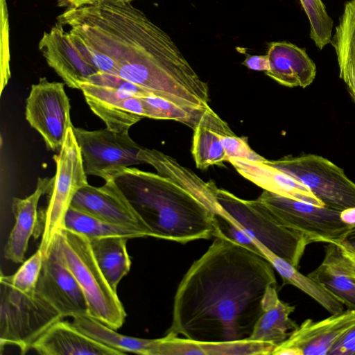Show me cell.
Returning <instances> with one entry per match:
<instances>
[{
	"label": "cell",
	"mask_w": 355,
	"mask_h": 355,
	"mask_svg": "<svg viewBox=\"0 0 355 355\" xmlns=\"http://www.w3.org/2000/svg\"><path fill=\"white\" fill-rule=\"evenodd\" d=\"M329 355H355V324L336 343Z\"/></svg>",
	"instance_id": "e575fe53"
},
{
	"label": "cell",
	"mask_w": 355,
	"mask_h": 355,
	"mask_svg": "<svg viewBox=\"0 0 355 355\" xmlns=\"http://www.w3.org/2000/svg\"><path fill=\"white\" fill-rule=\"evenodd\" d=\"M310 23V37L322 50L331 43L334 21L322 0H300Z\"/></svg>",
	"instance_id": "4dcf8cb0"
},
{
	"label": "cell",
	"mask_w": 355,
	"mask_h": 355,
	"mask_svg": "<svg viewBox=\"0 0 355 355\" xmlns=\"http://www.w3.org/2000/svg\"><path fill=\"white\" fill-rule=\"evenodd\" d=\"M266 55L269 69L265 73L279 84L305 88L314 80L316 66L304 49L287 42H273Z\"/></svg>",
	"instance_id": "ac0fdd59"
},
{
	"label": "cell",
	"mask_w": 355,
	"mask_h": 355,
	"mask_svg": "<svg viewBox=\"0 0 355 355\" xmlns=\"http://www.w3.org/2000/svg\"><path fill=\"white\" fill-rule=\"evenodd\" d=\"M308 276L349 309L355 310V267L339 245L327 243L322 263Z\"/></svg>",
	"instance_id": "44dd1931"
},
{
	"label": "cell",
	"mask_w": 355,
	"mask_h": 355,
	"mask_svg": "<svg viewBox=\"0 0 355 355\" xmlns=\"http://www.w3.org/2000/svg\"><path fill=\"white\" fill-rule=\"evenodd\" d=\"M339 76L345 82L349 93L355 103V63L344 59L337 58Z\"/></svg>",
	"instance_id": "d590c367"
},
{
	"label": "cell",
	"mask_w": 355,
	"mask_h": 355,
	"mask_svg": "<svg viewBox=\"0 0 355 355\" xmlns=\"http://www.w3.org/2000/svg\"><path fill=\"white\" fill-rule=\"evenodd\" d=\"M71 207L103 220L151 233L113 179L101 187L87 184L78 191Z\"/></svg>",
	"instance_id": "2e32d148"
},
{
	"label": "cell",
	"mask_w": 355,
	"mask_h": 355,
	"mask_svg": "<svg viewBox=\"0 0 355 355\" xmlns=\"http://www.w3.org/2000/svg\"><path fill=\"white\" fill-rule=\"evenodd\" d=\"M88 240L99 268L116 292L119 283L130 269L131 260L126 247L128 239L110 236Z\"/></svg>",
	"instance_id": "4316f807"
},
{
	"label": "cell",
	"mask_w": 355,
	"mask_h": 355,
	"mask_svg": "<svg viewBox=\"0 0 355 355\" xmlns=\"http://www.w3.org/2000/svg\"><path fill=\"white\" fill-rule=\"evenodd\" d=\"M91 110L116 132H126L146 117L141 97L150 93L118 75L99 71L79 85Z\"/></svg>",
	"instance_id": "52a82bcc"
},
{
	"label": "cell",
	"mask_w": 355,
	"mask_h": 355,
	"mask_svg": "<svg viewBox=\"0 0 355 355\" xmlns=\"http://www.w3.org/2000/svg\"><path fill=\"white\" fill-rule=\"evenodd\" d=\"M73 131L87 175L107 181L123 169L143 163L138 155L142 147L131 139L128 131L116 132L107 128L87 130L74 126Z\"/></svg>",
	"instance_id": "8fae6325"
},
{
	"label": "cell",
	"mask_w": 355,
	"mask_h": 355,
	"mask_svg": "<svg viewBox=\"0 0 355 355\" xmlns=\"http://www.w3.org/2000/svg\"><path fill=\"white\" fill-rule=\"evenodd\" d=\"M191 264L176 291L166 334L201 342L248 340L261 315L275 269L222 235Z\"/></svg>",
	"instance_id": "6da1fadb"
},
{
	"label": "cell",
	"mask_w": 355,
	"mask_h": 355,
	"mask_svg": "<svg viewBox=\"0 0 355 355\" xmlns=\"http://www.w3.org/2000/svg\"><path fill=\"white\" fill-rule=\"evenodd\" d=\"M355 324V310L331 314L321 320H305L275 348V355H329L332 347Z\"/></svg>",
	"instance_id": "9a60e30c"
},
{
	"label": "cell",
	"mask_w": 355,
	"mask_h": 355,
	"mask_svg": "<svg viewBox=\"0 0 355 355\" xmlns=\"http://www.w3.org/2000/svg\"><path fill=\"white\" fill-rule=\"evenodd\" d=\"M38 48L48 65L71 88L79 89L80 83L99 72L85 49L59 23L44 32Z\"/></svg>",
	"instance_id": "5bb4252c"
},
{
	"label": "cell",
	"mask_w": 355,
	"mask_h": 355,
	"mask_svg": "<svg viewBox=\"0 0 355 355\" xmlns=\"http://www.w3.org/2000/svg\"><path fill=\"white\" fill-rule=\"evenodd\" d=\"M141 98L144 104L146 117L173 120L184 123L193 129L203 112L186 109L152 94Z\"/></svg>",
	"instance_id": "f1b7e54d"
},
{
	"label": "cell",
	"mask_w": 355,
	"mask_h": 355,
	"mask_svg": "<svg viewBox=\"0 0 355 355\" xmlns=\"http://www.w3.org/2000/svg\"><path fill=\"white\" fill-rule=\"evenodd\" d=\"M43 259L44 256L39 248L29 259L22 263L15 273L8 276L1 275L0 282L24 294H35Z\"/></svg>",
	"instance_id": "1f68e13d"
},
{
	"label": "cell",
	"mask_w": 355,
	"mask_h": 355,
	"mask_svg": "<svg viewBox=\"0 0 355 355\" xmlns=\"http://www.w3.org/2000/svg\"><path fill=\"white\" fill-rule=\"evenodd\" d=\"M341 248V247H340ZM343 254L352 262L355 267V252H352L341 248Z\"/></svg>",
	"instance_id": "ab89813d"
},
{
	"label": "cell",
	"mask_w": 355,
	"mask_h": 355,
	"mask_svg": "<svg viewBox=\"0 0 355 355\" xmlns=\"http://www.w3.org/2000/svg\"><path fill=\"white\" fill-rule=\"evenodd\" d=\"M73 127L68 129L59 153L53 157L56 172L49 193L39 246L44 257L55 238L64 228L65 216L76 193L89 184Z\"/></svg>",
	"instance_id": "ba28073f"
},
{
	"label": "cell",
	"mask_w": 355,
	"mask_h": 355,
	"mask_svg": "<svg viewBox=\"0 0 355 355\" xmlns=\"http://www.w3.org/2000/svg\"><path fill=\"white\" fill-rule=\"evenodd\" d=\"M53 180V178H39L33 193L25 198H13L12 209L15 222L4 248L6 259L17 263L24 262L29 239L37 234L40 198L49 193Z\"/></svg>",
	"instance_id": "d6986e66"
},
{
	"label": "cell",
	"mask_w": 355,
	"mask_h": 355,
	"mask_svg": "<svg viewBox=\"0 0 355 355\" xmlns=\"http://www.w3.org/2000/svg\"><path fill=\"white\" fill-rule=\"evenodd\" d=\"M242 64L254 71H264L266 72L269 69V61L267 55H247Z\"/></svg>",
	"instance_id": "8d00e7d4"
},
{
	"label": "cell",
	"mask_w": 355,
	"mask_h": 355,
	"mask_svg": "<svg viewBox=\"0 0 355 355\" xmlns=\"http://www.w3.org/2000/svg\"><path fill=\"white\" fill-rule=\"evenodd\" d=\"M222 209L254 241L277 257L298 268L309 245L304 236L280 223L260 200H244L225 189H216Z\"/></svg>",
	"instance_id": "5b68a950"
},
{
	"label": "cell",
	"mask_w": 355,
	"mask_h": 355,
	"mask_svg": "<svg viewBox=\"0 0 355 355\" xmlns=\"http://www.w3.org/2000/svg\"><path fill=\"white\" fill-rule=\"evenodd\" d=\"M122 2H125V3H131L132 1H135V0H119Z\"/></svg>",
	"instance_id": "60d3db41"
},
{
	"label": "cell",
	"mask_w": 355,
	"mask_h": 355,
	"mask_svg": "<svg viewBox=\"0 0 355 355\" xmlns=\"http://www.w3.org/2000/svg\"><path fill=\"white\" fill-rule=\"evenodd\" d=\"M268 160V159H267ZM265 162L229 158L227 162L245 178L263 190L283 197L324 206L305 186Z\"/></svg>",
	"instance_id": "ffe728a7"
},
{
	"label": "cell",
	"mask_w": 355,
	"mask_h": 355,
	"mask_svg": "<svg viewBox=\"0 0 355 355\" xmlns=\"http://www.w3.org/2000/svg\"><path fill=\"white\" fill-rule=\"evenodd\" d=\"M331 44L337 58L355 62V0L345 3Z\"/></svg>",
	"instance_id": "f546056e"
},
{
	"label": "cell",
	"mask_w": 355,
	"mask_h": 355,
	"mask_svg": "<svg viewBox=\"0 0 355 355\" xmlns=\"http://www.w3.org/2000/svg\"><path fill=\"white\" fill-rule=\"evenodd\" d=\"M57 239L62 259L85 297L88 315L114 330L119 329L126 313L99 268L88 239L67 228L61 230Z\"/></svg>",
	"instance_id": "277c9868"
},
{
	"label": "cell",
	"mask_w": 355,
	"mask_h": 355,
	"mask_svg": "<svg viewBox=\"0 0 355 355\" xmlns=\"http://www.w3.org/2000/svg\"><path fill=\"white\" fill-rule=\"evenodd\" d=\"M281 224L305 237L309 243H338L352 226L343 211L283 197L263 190L257 198Z\"/></svg>",
	"instance_id": "30bf717a"
},
{
	"label": "cell",
	"mask_w": 355,
	"mask_h": 355,
	"mask_svg": "<svg viewBox=\"0 0 355 355\" xmlns=\"http://www.w3.org/2000/svg\"><path fill=\"white\" fill-rule=\"evenodd\" d=\"M102 0H58V5L67 8H76L87 5H92Z\"/></svg>",
	"instance_id": "f35d334b"
},
{
	"label": "cell",
	"mask_w": 355,
	"mask_h": 355,
	"mask_svg": "<svg viewBox=\"0 0 355 355\" xmlns=\"http://www.w3.org/2000/svg\"><path fill=\"white\" fill-rule=\"evenodd\" d=\"M336 244L345 250L355 252V224L350 227L342 240Z\"/></svg>",
	"instance_id": "74e56055"
},
{
	"label": "cell",
	"mask_w": 355,
	"mask_h": 355,
	"mask_svg": "<svg viewBox=\"0 0 355 355\" xmlns=\"http://www.w3.org/2000/svg\"><path fill=\"white\" fill-rule=\"evenodd\" d=\"M63 317L36 293L24 294L0 282V344L17 347L21 354Z\"/></svg>",
	"instance_id": "8992f818"
},
{
	"label": "cell",
	"mask_w": 355,
	"mask_h": 355,
	"mask_svg": "<svg viewBox=\"0 0 355 355\" xmlns=\"http://www.w3.org/2000/svg\"><path fill=\"white\" fill-rule=\"evenodd\" d=\"M64 228L81 234L88 239L110 236L131 239L150 236L142 230L111 223L71 207L65 216Z\"/></svg>",
	"instance_id": "83f0119b"
},
{
	"label": "cell",
	"mask_w": 355,
	"mask_h": 355,
	"mask_svg": "<svg viewBox=\"0 0 355 355\" xmlns=\"http://www.w3.org/2000/svg\"><path fill=\"white\" fill-rule=\"evenodd\" d=\"M112 179L152 237L186 243L217 236L214 212L171 179L132 167Z\"/></svg>",
	"instance_id": "3957f363"
},
{
	"label": "cell",
	"mask_w": 355,
	"mask_h": 355,
	"mask_svg": "<svg viewBox=\"0 0 355 355\" xmlns=\"http://www.w3.org/2000/svg\"><path fill=\"white\" fill-rule=\"evenodd\" d=\"M1 85L0 94L11 76L10 68L9 23L6 0H1Z\"/></svg>",
	"instance_id": "836d02e7"
},
{
	"label": "cell",
	"mask_w": 355,
	"mask_h": 355,
	"mask_svg": "<svg viewBox=\"0 0 355 355\" xmlns=\"http://www.w3.org/2000/svg\"><path fill=\"white\" fill-rule=\"evenodd\" d=\"M72 323L87 336L125 354L157 355L159 338L145 339L122 335L89 315L73 316Z\"/></svg>",
	"instance_id": "d4e9b609"
},
{
	"label": "cell",
	"mask_w": 355,
	"mask_h": 355,
	"mask_svg": "<svg viewBox=\"0 0 355 355\" xmlns=\"http://www.w3.org/2000/svg\"><path fill=\"white\" fill-rule=\"evenodd\" d=\"M64 83L41 78L32 85L26 99V119L42 137L48 148L60 150L67 130L73 125Z\"/></svg>",
	"instance_id": "7c38bea8"
},
{
	"label": "cell",
	"mask_w": 355,
	"mask_h": 355,
	"mask_svg": "<svg viewBox=\"0 0 355 355\" xmlns=\"http://www.w3.org/2000/svg\"><path fill=\"white\" fill-rule=\"evenodd\" d=\"M35 293L64 317L88 315L85 297L64 263L57 236L44 257Z\"/></svg>",
	"instance_id": "4fadbf2b"
},
{
	"label": "cell",
	"mask_w": 355,
	"mask_h": 355,
	"mask_svg": "<svg viewBox=\"0 0 355 355\" xmlns=\"http://www.w3.org/2000/svg\"><path fill=\"white\" fill-rule=\"evenodd\" d=\"M193 130L191 153L198 168L205 170L227 162L220 136L231 129L210 107L202 112Z\"/></svg>",
	"instance_id": "cb8c5ba5"
},
{
	"label": "cell",
	"mask_w": 355,
	"mask_h": 355,
	"mask_svg": "<svg viewBox=\"0 0 355 355\" xmlns=\"http://www.w3.org/2000/svg\"><path fill=\"white\" fill-rule=\"evenodd\" d=\"M267 163L305 186L325 207L355 209V183L329 159L314 154L287 155Z\"/></svg>",
	"instance_id": "9c48e42d"
},
{
	"label": "cell",
	"mask_w": 355,
	"mask_h": 355,
	"mask_svg": "<svg viewBox=\"0 0 355 355\" xmlns=\"http://www.w3.org/2000/svg\"><path fill=\"white\" fill-rule=\"evenodd\" d=\"M42 355H121L125 353L87 336L73 323L60 320L32 345Z\"/></svg>",
	"instance_id": "e0dca14e"
},
{
	"label": "cell",
	"mask_w": 355,
	"mask_h": 355,
	"mask_svg": "<svg viewBox=\"0 0 355 355\" xmlns=\"http://www.w3.org/2000/svg\"><path fill=\"white\" fill-rule=\"evenodd\" d=\"M255 242L263 252L264 258L279 274L284 284H290L301 290L331 314L344 311V304L322 286L308 275L302 274L297 268L273 254L260 243Z\"/></svg>",
	"instance_id": "484cf974"
},
{
	"label": "cell",
	"mask_w": 355,
	"mask_h": 355,
	"mask_svg": "<svg viewBox=\"0 0 355 355\" xmlns=\"http://www.w3.org/2000/svg\"><path fill=\"white\" fill-rule=\"evenodd\" d=\"M261 308V315L248 340L266 342L277 347L298 326L290 318L295 306L282 301L276 286L270 285L263 297Z\"/></svg>",
	"instance_id": "603a6c76"
},
{
	"label": "cell",
	"mask_w": 355,
	"mask_h": 355,
	"mask_svg": "<svg viewBox=\"0 0 355 355\" xmlns=\"http://www.w3.org/2000/svg\"><path fill=\"white\" fill-rule=\"evenodd\" d=\"M275 347L261 341L201 342L166 334L159 338L157 355H263L272 354Z\"/></svg>",
	"instance_id": "7402d4cb"
},
{
	"label": "cell",
	"mask_w": 355,
	"mask_h": 355,
	"mask_svg": "<svg viewBox=\"0 0 355 355\" xmlns=\"http://www.w3.org/2000/svg\"><path fill=\"white\" fill-rule=\"evenodd\" d=\"M220 140L227 160L229 158L244 159L253 162L267 160L250 148L246 137L236 136L232 130L221 135Z\"/></svg>",
	"instance_id": "d6a6232c"
},
{
	"label": "cell",
	"mask_w": 355,
	"mask_h": 355,
	"mask_svg": "<svg viewBox=\"0 0 355 355\" xmlns=\"http://www.w3.org/2000/svg\"><path fill=\"white\" fill-rule=\"evenodd\" d=\"M57 21L70 28L99 71L138 85L167 80L185 60L171 37L131 3L102 0L66 8Z\"/></svg>",
	"instance_id": "7a4b0ae2"
}]
</instances>
